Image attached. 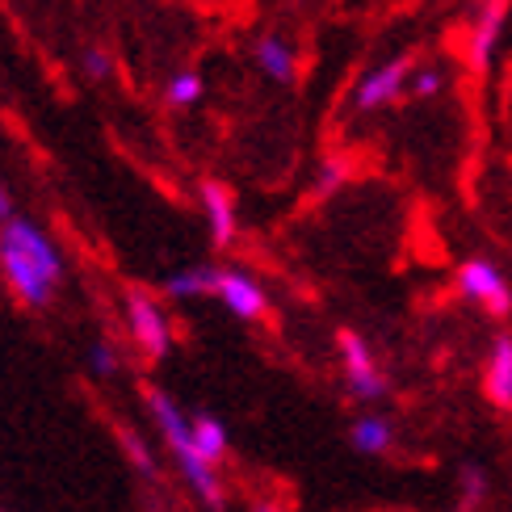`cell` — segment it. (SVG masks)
<instances>
[{
    "label": "cell",
    "instance_id": "cell-1",
    "mask_svg": "<svg viewBox=\"0 0 512 512\" xmlns=\"http://www.w3.org/2000/svg\"><path fill=\"white\" fill-rule=\"evenodd\" d=\"M0 277L21 307L42 311L63 286V256L38 223L9 219L0 227Z\"/></svg>",
    "mask_w": 512,
    "mask_h": 512
},
{
    "label": "cell",
    "instance_id": "cell-16",
    "mask_svg": "<svg viewBox=\"0 0 512 512\" xmlns=\"http://www.w3.org/2000/svg\"><path fill=\"white\" fill-rule=\"evenodd\" d=\"M202 97V76L198 72H177L168 80V101L173 105H194Z\"/></svg>",
    "mask_w": 512,
    "mask_h": 512
},
{
    "label": "cell",
    "instance_id": "cell-23",
    "mask_svg": "<svg viewBox=\"0 0 512 512\" xmlns=\"http://www.w3.org/2000/svg\"><path fill=\"white\" fill-rule=\"evenodd\" d=\"M252 512H286V508H282V504H273V500H256Z\"/></svg>",
    "mask_w": 512,
    "mask_h": 512
},
{
    "label": "cell",
    "instance_id": "cell-14",
    "mask_svg": "<svg viewBox=\"0 0 512 512\" xmlns=\"http://www.w3.org/2000/svg\"><path fill=\"white\" fill-rule=\"evenodd\" d=\"M194 445L210 466H219L227 458V429L215 416H194Z\"/></svg>",
    "mask_w": 512,
    "mask_h": 512
},
{
    "label": "cell",
    "instance_id": "cell-19",
    "mask_svg": "<svg viewBox=\"0 0 512 512\" xmlns=\"http://www.w3.org/2000/svg\"><path fill=\"white\" fill-rule=\"evenodd\" d=\"M89 370H93L97 378H114V374H118V353H114V345L97 340V345L89 349Z\"/></svg>",
    "mask_w": 512,
    "mask_h": 512
},
{
    "label": "cell",
    "instance_id": "cell-11",
    "mask_svg": "<svg viewBox=\"0 0 512 512\" xmlns=\"http://www.w3.org/2000/svg\"><path fill=\"white\" fill-rule=\"evenodd\" d=\"M256 63H261V72L277 84H290L294 72H298V59H294V47L286 38L277 34H265L261 42H256Z\"/></svg>",
    "mask_w": 512,
    "mask_h": 512
},
{
    "label": "cell",
    "instance_id": "cell-2",
    "mask_svg": "<svg viewBox=\"0 0 512 512\" xmlns=\"http://www.w3.org/2000/svg\"><path fill=\"white\" fill-rule=\"evenodd\" d=\"M147 412H152V420L160 424V433L168 441V454H173L181 479L189 483V492H194L198 500H206L210 508H223V483H219V466H210L198 445H194V416L181 412V403L173 395L164 391H147Z\"/></svg>",
    "mask_w": 512,
    "mask_h": 512
},
{
    "label": "cell",
    "instance_id": "cell-15",
    "mask_svg": "<svg viewBox=\"0 0 512 512\" xmlns=\"http://www.w3.org/2000/svg\"><path fill=\"white\" fill-rule=\"evenodd\" d=\"M487 492H492V479H487V471H483L479 462H466L462 471H458V508L462 512H475L487 500Z\"/></svg>",
    "mask_w": 512,
    "mask_h": 512
},
{
    "label": "cell",
    "instance_id": "cell-22",
    "mask_svg": "<svg viewBox=\"0 0 512 512\" xmlns=\"http://www.w3.org/2000/svg\"><path fill=\"white\" fill-rule=\"evenodd\" d=\"M9 219H17V215H13V198H9V189H5V181H0V227H5Z\"/></svg>",
    "mask_w": 512,
    "mask_h": 512
},
{
    "label": "cell",
    "instance_id": "cell-12",
    "mask_svg": "<svg viewBox=\"0 0 512 512\" xmlns=\"http://www.w3.org/2000/svg\"><path fill=\"white\" fill-rule=\"evenodd\" d=\"M215 286H219V269L210 265H194V269H181L164 282V294L168 298H181V303H189V298H215Z\"/></svg>",
    "mask_w": 512,
    "mask_h": 512
},
{
    "label": "cell",
    "instance_id": "cell-13",
    "mask_svg": "<svg viewBox=\"0 0 512 512\" xmlns=\"http://www.w3.org/2000/svg\"><path fill=\"white\" fill-rule=\"evenodd\" d=\"M349 441H353V450H361V454H387L395 445V429H391L387 416H361L349 429Z\"/></svg>",
    "mask_w": 512,
    "mask_h": 512
},
{
    "label": "cell",
    "instance_id": "cell-21",
    "mask_svg": "<svg viewBox=\"0 0 512 512\" xmlns=\"http://www.w3.org/2000/svg\"><path fill=\"white\" fill-rule=\"evenodd\" d=\"M84 72H89L93 80H101L105 72H110V59H105L101 51H89V55H84Z\"/></svg>",
    "mask_w": 512,
    "mask_h": 512
},
{
    "label": "cell",
    "instance_id": "cell-3",
    "mask_svg": "<svg viewBox=\"0 0 512 512\" xmlns=\"http://www.w3.org/2000/svg\"><path fill=\"white\" fill-rule=\"evenodd\" d=\"M122 311H126V332H131L135 349L152 361L168 357V349H173V324H168V315L156 298L143 290H126Z\"/></svg>",
    "mask_w": 512,
    "mask_h": 512
},
{
    "label": "cell",
    "instance_id": "cell-8",
    "mask_svg": "<svg viewBox=\"0 0 512 512\" xmlns=\"http://www.w3.org/2000/svg\"><path fill=\"white\" fill-rule=\"evenodd\" d=\"M483 399L500 412H512V332H500L483 361Z\"/></svg>",
    "mask_w": 512,
    "mask_h": 512
},
{
    "label": "cell",
    "instance_id": "cell-10",
    "mask_svg": "<svg viewBox=\"0 0 512 512\" xmlns=\"http://www.w3.org/2000/svg\"><path fill=\"white\" fill-rule=\"evenodd\" d=\"M504 13H508V0H483L479 5V17L471 26V47H466V55H471V68H487L492 63V51L500 42V30H504Z\"/></svg>",
    "mask_w": 512,
    "mask_h": 512
},
{
    "label": "cell",
    "instance_id": "cell-9",
    "mask_svg": "<svg viewBox=\"0 0 512 512\" xmlns=\"http://www.w3.org/2000/svg\"><path fill=\"white\" fill-rule=\"evenodd\" d=\"M202 215H206L210 244L215 248H227L231 240H236V198H231L227 185L202 181Z\"/></svg>",
    "mask_w": 512,
    "mask_h": 512
},
{
    "label": "cell",
    "instance_id": "cell-7",
    "mask_svg": "<svg viewBox=\"0 0 512 512\" xmlns=\"http://www.w3.org/2000/svg\"><path fill=\"white\" fill-rule=\"evenodd\" d=\"M215 298H219V303H223L231 315H236V319H244V324H256V319H265V311H269V294H265L261 282H256L252 273H244V269H219Z\"/></svg>",
    "mask_w": 512,
    "mask_h": 512
},
{
    "label": "cell",
    "instance_id": "cell-5",
    "mask_svg": "<svg viewBox=\"0 0 512 512\" xmlns=\"http://www.w3.org/2000/svg\"><path fill=\"white\" fill-rule=\"evenodd\" d=\"M340 370H345V387L357 403L387 399V374L378 370L374 349L357 332H340Z\"/></svg>",
    "mask_w": 512,
    "mask_h": 512
},
{
    "label": "cell",
    "instance_id": "cell-18",
    "mask_svg": "<svg viewBox=\"0 0 512 512\" xmlns=\"http://www.w3.org/2000/svg\"><path fill=\"white\" fill-rule=\"evenodd\" d=\"M412 97H420V101H429V97H437L441 89H445V76L437 72V68H420V72H412Z\"/></svg>",
    "mask_w": 512,
    "mask_h": 512
},
{
    "label": "cell",
    "instance_id": "cell-20",
    "mask_svg": "<svg viewBox=\"0 0 512 512\" xmlns=\"http://www.w3.org/2000/svg\"><path fill=\"white\" fill-rule=\"evenodd\" d=\"M340 181H345V160H324V168H319V194H328V189H336Z\"/></svg>",
    "mask_w": 512,
    "mask_h": 512
},
{
    "label": "cell",
    "instance_id": "cell-4",
    "mask_svg": "<svg viewBox=\"0 0 512 512\" xmlns=\"http://www.w3.org/2000/svg\"><path fill=\"white\" fill-rule=\"evenodd\" d=\"M458 294L466 303L483 307L492 319H508L512 315V286L508 277L500 273L496 261H487V256H471V261L458 265Z\"/></svg>",
    "mask_w": 512,
    "mask_h": 512
},
{
    "label": "cell",
    "instance_id": "cell-17",
    "mask_svg": "<svg viewBox=\"0 0 512 512\" xmlns=\"http://www.w3.org/2000/svg\"><path fill=\"white\" fill-rule=\"evenodd\" d=\"M122 445H126V458H131V466H139V475L143 479H156L160 475V466H156V458L147 454V445L139 441V437H131V433H122Z\"/></svg>",
    "mask_w": 512,
    "mask_h": 512
},
{
    "label": "cell",
    "instance_id": "cell-6",
    "mask_svg": "<svg viewBox=\"0 0 512 512\" xmlns=\"http://www.w3.org/2000/svg\"><path fill=\"white\" fill-rule=\"evenodd\" d=\"M412 84V59L408 55H399V59H387L382 68L366 72L357 80V93H353V105L361 114H370V110H382V105H391L403 97V89Z\"/></svg>",
    "mask_w": 512,
    "mask_h": 512
}]
</instances>
